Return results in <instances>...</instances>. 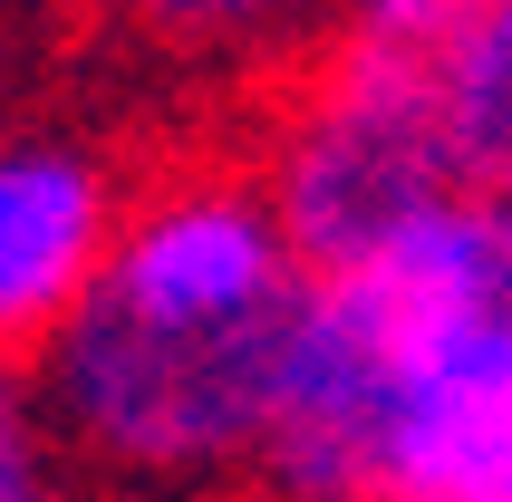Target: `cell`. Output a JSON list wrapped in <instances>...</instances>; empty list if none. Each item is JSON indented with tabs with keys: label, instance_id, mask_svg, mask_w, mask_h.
Returning a JSON list of instances; mask_svg holds the SVG:
<instances>
[{
	"label": "cell",
	"instance_id": "2",
	"mask_svg": "<svg viewBox=\"0 0 512 502\" xmlns=\"http://www.w3.org/2000/svg\"><path fill=\"white\" fill-rule=\"evenodd\" d=\"M300 271L512 184V0H348L252 174Z\"/></svg>",
	"mask_w": 512,
	"mask_h": 502
},
{
	"label": "cell",
	"instance_id": "3",
	"mask_svg": "<svg viewBox=\"0 0 512 502\" xmlns=\"http://www.w3.org/2000/svg\"><path fill=\"white\" fill-rule=\"evenodd\" d=\"M377 358V502H512V213L455 194L339 261Z\"/></svg>",
	"mask_w": 512,
	"mask_h": 502
},
{
	"label": "cell",
	"instance_id": "5",
	"mask_svg": "<svg viewBox=\"0 0 512 502\" xmlns=\"http://www.w3.org/2000/svg\"><path fill=\"white\" fill-rule=\"evenodd\" d=\"M290 10L310 0H145V20L174 29L184 49H213V39H252V29H281Z\"/></svg>",
	"mask_w": 512,
	"mask_h": 502
},
{
	"label": "cell",
	"instance_id": "1",
	"mask_svg": "<svg viewBox=\"0 0 512 502\" xmlns=\"http://www.w3.org/2000/svg\"><path fill=\"white\" fill-rule=\"evenodd\" d=\"M300 280L252 174L194 165L126 194L97 280L39 348V435L145 493L242 474Z\"/></svg>",
	"mask_w": 512,
	"mask_h": 502
},
{
	"label": "cell",
	"instance_id": "4",
	"mask_svg": "<svg viewBox=\"0 0 512 502\" xmlns=\"http://www.w3.org/2000/svg\"><path fill=\"white\" fill-rule=\"evenodd\" d=\"M116 165L68 136H0V367H29L97 280L116 232Z\"/></svg>",
	"mask_w": 512,
	"mask_h": 502
},
{
	"label": "cell",
	"instance_id": "6",
	"mask_svg": "<svg viewBox=\"0 0 512 502\" xmlns=\"http://www.w3.org/2000/svg\"><path fill=\"white\" fill-rule=\"evenodd\" d=\"M0 97H10V39H0Z\"/></svg>",
	"mask_w": 512,
	"mask_h": 502
}]
</instances>
